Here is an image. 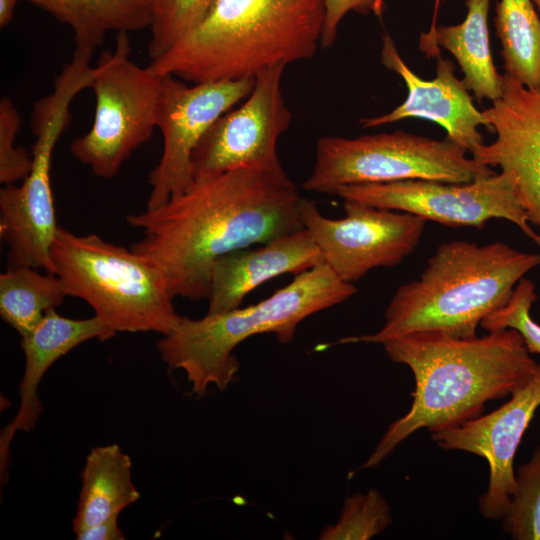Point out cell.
Returning a JSON list of instances; mask_svg holds the SVG:
<instances>
[{
    "label": "cell",
    "instance_id": "6da1fadb",
    "mask_svg": "<svg viewBox=\"0 0 540 540\" xmlns=\"http://www.w3.org/2000/svg\"><path fill=\"white\" fill-rule=\"evenodd\" d=\"M281 163L198 177L155 208L129 214L143 237L131 249L154 262L173 297L207 299L217 259L303 228V201Z\"/></svg>",
    "mask_w": 540,
    "mask_h": 540
},
{
    "label": "cell",
    "instance_id": "7a4b0ae2",
    "mask_svg": "<svg viewBox=\"0 0 540 540\" xmlns=\"http://www.w3.org/2000/svg\"><path fill=\"white\" fill-rule=\"evenodd\" d=\"M381 345L391 361L410 368L415 389L409 411L388 426L364 468L378 466L419 429L440 431L481 415L487 402L511 395L540 370L510 328L469 338L414 333Z\"/></svg>",
    "mask_w": 540,
    "mask_h": 540
},
{
    "label": "cell",
    "instance_id": "3957f363",
    "mask_svg": "<svg viewBox=\"0 0 540 540\" xmlns=\"http://www.w3.org/2000/svg\"><path fill=\"white\" fill-rule=\"evenodd\" d=\"M324 0H215L202 21L148 67L189 83L255 78L311 59L321 44Z\"/></svg>",
    "mask_w": 540,
    "mask_h": 540
},
{
    "label": "cell",
    "instance_id": "277c9868",
    "mask_svg": "<svg viewBox=\"0 0 540 540\" xmlns=\"http://www.w3.org/2000/svg\"><path fill=\"white\" fill-rule=\"evenodd\" d=\"M539 265L540 254L501 241L442 243L419 278L397 288L380 330L340 343L382 344L422 332L474 337L482 320L504 306L518 282Z\"/></svg>",
    "mask_w": 540,
    "mask_h": 540
},
{
    "label": "cell",
    "instance_id": "5b68a950",
    "mask_svg": "<svg viewBox=\"0 0 540 540\" xmlns=\"http://www.w3.org/2000/svg\"><path fill=\"white\" fill-rule=\"evenodd\" d=\"M356 292L353 284L340 280L323 263L296 275L257 304L207 313L199 319L181 316L156 347L170 369L184 371L193 393L203 395L211 385L223 391L239 371L233 351L241 342L257 334L274 333L280 343H289L304 319Z\"/></svg>",
    "mask_w": 540,
    "mask_h": 540
},
{
    "label": "cell",
    "instance_id": "8992f818",
    "mask_svg": "<svg viewBox=\"0 0 540 540\" xmlns=\"http://www.w3.org/2000/svg\"><path fill=\"white\" fill-rule=\"evenodd\" d=\"M51 258L67 296L87 302L116 333L166 335L181 318L160 268L131 248L59 226Z\"/></svg>",
    "mask_w": 540,
    "mask_h": 540
},
{
    "label": "cell",
    "instance_id": "52a82bcc",
    "mask_svg": "<svg viewBox=\"0 0 540 540\" xmlns=\"http://www.w3.org/2000/svg\"><path fill=\"white\" fill-rule=\"evenodd\" d=\"M447 138L437 140L397 130L357 138L323 136L302 188L336 195L344 186L409 179L466 183L496 172Z\"/></svg>",
    "mask_w": 540,
    "mask_h": 540
},
{
    "label": "cell",
    "instance_id": "ba28073f",
    "mask_svg": "<svg viewBox=\"0 0 540 540\" xmlns=\"http://www.w3.org/2000/svg\"><path fill=\"white\" fill-rule=\"evenodd\" d=\"M128 32L117 33L113 51H103L91 87L96 106L91 129L70 144L75 159L104 179L147 142L156 126L162 76L130 60Z\"/></svg>",
    "mask_w": 540,
    "mask_h": 540
},
{
    "label": "cell",
    "instance_id": "9c48e42d",
    "mask_svg": "<svg viewBox=\"0 0 540 540\" xmlns=\"http://www.w3.org/2000/svg\"><path fill=\"white\" fill-rule=\"evenodd\" d=\"M75 93L57 85L38 100L32 114L33 165L20 185L0 189V236L7 244V267L29 266L55 273L51 248L58 225L51 186L54 147L69 126Z\"/></svg>",
    "mask_w": 540,
    "mask_h": 540
},
{
    "label": "cell",
    "instance_id": "30bf717a",
    "mask_svg": "<svg viewBox=\"0 0 540 540\" xmlns=\"http://www.w3.org/2000/svg\"><path fill=\"white\" fill-rule=\"evenodd\" d=\"M336 195L451 227L483 228L490 219H505L540 246V234L531 227L516 178L509 172L466 183L409 179L349 185L341 187Z\"/></svg>",
    "mask_w": 540,
    "mask_h": 540
},
{
    "label": "cell",
    "instance_id": "8fae6325",
    "mask_svg": "<svg viewBox=\"0 0 540 540\" xmlns=\"http://www.w3.org/2000/svg\"><path fill=\"white\" fill-rule=\"evenodd\" d=\"M254 84L255 78L189 83L162 75L156 126L163 149L148 175L147 208L162 205L193 184L192 156L198 143L220 116L245 100Z\"/></svg>",
    "mask_w": 540,
    "mask_h": 540
},
{
    "label": "cell",
    "instance_id": "7c38bea8",
    "mask_svg": "<svg viewBox=\"0 0 540 540\" xmlns=\"http://www.w3.org/2000/svg\"><path fill=\"white\" fill-rule=\"evenodd\" d=\"M345 216L325 217L316 203L304 198L303 227L321 250L324 263L342 281L353 284L377 267H393L411 255L426 222L408 212L344 200Z\"/></svg>",
    "mask_w": 540,
    "mask_h": 540
},
{
    "label": "cell",
    "instance_id": "4fadbf2b",
    "mask_svg": "<svg viewBox=\"0 0 540 540\" xmlns=\"http://www.w3.org/2000/svg\"><path fill=\"white\" fill-rule=\"evenodd\" d=\"M285 67L276 65L260 72L244 103L224 113L208 129L192 156L194 180L281 163L277 142L292 120L281 90Z\"/></svg>",
    "mask_w": 540,
    "mask_h": 540
},
{
    "label": "cell",
    "instance_id": "5bb4252c",
    "mask_svg": "<svg viewBox=\"0 0 540 540\" xmlns=\"http://www.w3.org/2000/svg\"><path fill=\"white\" fill-rule=\"evenodd\" d=\"M539 406L540 370L496 410L431 432L432 440L442 449L465 451L487 461L489 483L479 499L485 519L501 520L507 511L516 485L515 454Z\"/></svg>",
    "mask_w": 540,
    "mask_h": 540
},
{
    "label": "cell",
    "instance_id": "9a60e30c",
    "mask_svg": "<svg viewBox=\"0 0 540 540\" xmlns=\"http://www.w3.org/2000/svg\"><path fill=\"white\" fill-rule=\"evenodd\" d=\"M482 111L496 134L472 155L478 162L512 173L528 213L540 234V86L530 89L502 75V94Z\"/></svg>",
    "mask_w": 540,
    "mask_h": 540
},
{
    "label": "cell",
    "instance_id": "2e32d148",
    "mask_svg": "<svg viewBox=\"0 0 540 540\" xmlns=\"http://www.w3.org/2000/svg\"><path fill=\"white\" fill-rule=\"evenodd\" d=\"M436 76L423 80L403 61L394 40L383 37L381 63L403 79L407 97L402 104L387 114L362 118L363 128L386 125L406 118H422L442 126L447 139L472 155L484 144L478 127H488L487 121L473 104V99L463 81L455 76L454 63L438 56Z\"/></svg>",
    "mask_w": 540,
    "mask_h": 540
},
{
    "label": "cell",
    "instance_id": "e0dca14e",
    "mask_svg": "<svg viewBox=\"0 0 540 540\" xmlns=\"http://www.w3.org/2000/svg\"><path fill=\"white\" fill-rule=\"evenodd\" d=\"M323 263L320 248L304 227L253 249L230 252L212 267L207 313L239 308L264 282L282 274L298 275Z\"/></svg>",
    "mask_w": 540,
    "mask_h": 540
},
{
    "label": "cell",
    "instance_id": "ac0fdd59",
    "mask_svg": "<svg viewBox=\"0 0 540 540\" xmlns=\"http://www.w3.org/2000/svg\"><path fill=\"white\" fill-rule=\"evenodd\" d=\"M116 332L97 316L72 319L49 310L41 322L21 337L25 370L19 385L20 406L11 423L1 433V474L6 471L9 445L18 430L29 432L43 410L38 396L39 384L52 364L81 343L90 339L105 341Z\"/></svg>",
    "mask_w": 540,
    "mask_h": 540
},
{
    "label": "cell",
    "instance_id": "d6986e66",
    "mask_svg": "<svg viewBox=\"0 0 540 540\" xmlns=\"http://www.w3.org/2000/svg\"><path fill=\"white\" fill-rule=\"evenodd\" d=\"M467 15L457 25L434 26L421 33L419 48L428 57L440 56V47L457 60L468 90L481 102L494 101L502 94V75L498 73L490 50L488 13L490 0H466Z\"/></svg>",
    "mask_w": 540,
    "mask_h": 540
},
{
    "label": "cell",
    "instance_id": "ffe728a7",
    "mask_svg": "<svg viewBox=\"0 0 540 540\" xmlns=\"http://www.w3.org/2000/svg\"><path fill=\"white\" fill-rule=\"evenodd\" d=\"M74 534L109 519L140 498L132 480V461L118 444L98 446L86 456Z\"/></svg>",
    "mask_w": 540,
    "mask_h": 540
},
{
    "label": "cell",
    "instance_id": "44dd1931",
    "mask_svg": "<svg viewBox=\"0 0 540 540\" xmlns=\"http://www.w3.org/2000/svg\"><path fill=\"white\" fill-rule=\"evenodd\" d=\"M68 25L75 51L92 56L109 32L150 28L152 0H23Z\"/></svg>",
    "mask_w": 540,
    "mask_h": 540
},
{
    "label": "cell",
    "instance_id": "7402d4cb",
    "mask_svg": "<svg viewBox=\"0 0 540 540\" xmlns=\"http://www.w3.org/2000/svg\"><path fill=\"white\" fill-rule=\"evenodd\" d=\"M29 266L7 267L0 275V314L21 337L30 333L45 314L67 296L61 278Z\"/></svg>",
    "mask_w": 540,
    "mask_h": 540
},
{
    "label": "cell",
    "instance_id": "603a6c76",
    "mask_svg": "<svg viewBox=\"0 0 540 540\" xmlns=\"http://www.w3.org/2000/svg\"><path fill=\"white\" fill-rule=\"evenodd\" d=\"M505 73L524 86H540V15L532 0H500L494 19Z\"/></svg>",
    "mask_w": 540,
    "mask_h": 540
},
{
    "label": "cell",
    "instance_id": "cb8c5ba5",
    "mask_svg": "<svg viewBox=\"0 0 540 540\" xmlns=\"http://www.w3.org/2000/svg\"><path fill=\"white\" fill-rule=\"evenodd\" d=\"M392 523L389 504L376 489L348 496L336 523L321 531L320 540H368Z\"/></svg>",
    "mask_w": 540,
    "mask_h": 540
},
{
    "label": "cell",
    "instance_id": "d4e9b609",
    "mask_svg": "<svg viewBox=\"0 0 540 540\" xmlns=\"http://www.w3.org/2000/svg\"><path fill=\"white\" fill-rule=\"evenodd\" d=\"M502 520L514 540H540V446L516 473V485Z\"/></svg>",
    "mask_w": 540,
    "mask_h": 540
},
{
    "label": "cell",
    "instance_id": "484cf974",
    "mask_svg": "<svg viewBox=\"0 0 540 540\" xmlns=\"http://www.w3.org/2000/svg\"><path fill=\"white\" fill-rule=\"evenodd\" d=\"M215 0H152L147 54L154 60L192 31Z\"/></svg>",
    "mask_w": 540,
    "mask_h": 540
},
{
    "label": "cell",
    "instance_id": "4316f807",
    "mask_svg": "<svg viewBox=\"0 0 540 540\" xmlns=\"http://www.w3.org/2000/svg\"><path fill=\"white\" fill-rule=\"evenodd\" d=\"M536 300L535 285L524 277L514 288L508 302L485 317L480 326L487 332L514 329L520 333L530 354L540 355V325L530 314Z\"/></svg>",
    "mask_w": 540,
    "mask_h": 540
},
{
    "label": "cell",
    "instance_id": "83f0119b",
    "mask_svg": "<svg viewBox=\"0 0 540 540\" xmlns=\"http://www.w3.org/2000/svg\"><path fill=\"white\" fill-rule=\"evenodd\" d=\"M22 116L8 97L0 99V182L4 185L23 181L31 171L33 156L15 145Z\"/></svg>",
    "mask_w": 540,
    "mask_h": 540
},
{
    "label": "cell",
    "instance_id": "f1b7e54d",
    "mask_svg": "<svg viewBox=\"0 0 540 540\" xmlns=\"http://www.w3.org/2000/svg\"><path fill=\"white\" fill-rule=\"evenodd\" d=\"M325 20L321 36V46L331 47L337 37L339 24L351 11L360 14L373 13L380 17L385 10V0H324Z\"/></svg>",
    "mask_w": 540,
    "mask_h": 540
},
{
    "label": "cell",
    "instance_id": "f546056e",
    "mask_svg": "<svg viewBox=\"0 0 540 540\" xmlns=\"http://www.w3.org/2000/svg\"><path fill=\"white\" fill-rule=\"evenodd\" d=\"M118 516L114 515L98 524L85 528L75 534L78 540H123L124 533L118 525Z\"/></svg>",
    "mask_w": 540,
    "mask_h": 540
},
{
    "label": "cell",
    "instance_id": "4dcf8cb0",
    "mask_svg": "<svg viewBox=\"0 0 540 540\" xmlns=\"http://www.w3.org/2000/svg\"><path fill=\"white\" fill-rule=\"evenodd\" d=\"M20 0H0V27L5 28L13 19L15 7Z\"/></svg>",
    "mask_w": 540,
    "mask_h": 540
},
{
    "label": "cell",
    "instance_id": "1f68e13d",
    "mask_svg": "<svg viewBox=\"0 0 540 540\" xmlns=\"http://www.w3.org/2000/svg\"><path fill=\"white\" fill-rule=\"evenodd\" d=\"M440 1L441 0H435V11H434V17H433V20H432L431 27L436 26V15H437V11H438V8H439Z\"/></svg>",
    "mask_w": 540,
    "mask_h": 540
},
{
    "label": "cell",
    "instance_id": "d6a6232c",
    "mask_svg": "<svg viewBox=\"0 0 540 540\" xmlns=\"http://www.w3.org/2000/svg\"><path fill=\"white\" fill-rule=\"evenodd\" d=\"M535 4V6L537 7L538 11H539V15H540V0H532Z\"/></svg>",
    "mask_w": 540,
    "mask_h": 540
}]
</instances>
